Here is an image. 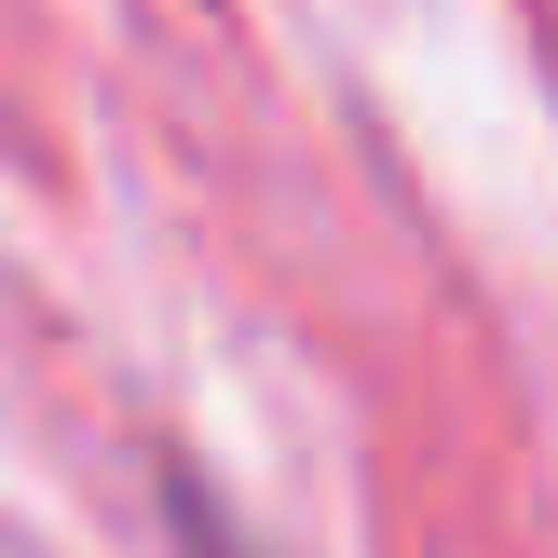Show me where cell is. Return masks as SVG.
I'll list each match as a JSON object with an SVG mask.
<instances>
[{"label": "cell", "mask_w": 558, "mask_h": 558, "mask_svg": "<svg viewBox=\"0 0 558 558\" xmlns=\"http://www.w3.org/2000/svg\"><path fill=\"white\" fill-rule=\"evenodd\" d=\"M163 505H178V532H191V558H272V545H245V532H232V518H218V505H205V490H191V477H163Z\"/></svg>", "instance_id": "cell-1"}]
</instances>
